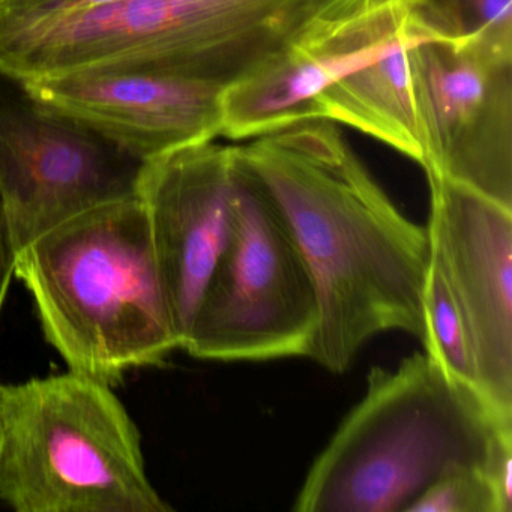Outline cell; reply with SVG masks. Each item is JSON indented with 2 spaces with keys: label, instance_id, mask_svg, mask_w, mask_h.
<instances>
[{
  "label": "cell",
  "instance_id": "cell-1",
  "mask_svg": "<svg viewBox=\"0 0 512 512\" xmlns=\"http://www.w3.org/2000/svg\"><path fill=\"white\" fill-rule=\"evenodd\" d=\"M239 152L286 215L313 277L319 325L308 358L344 373L383 332L424 344L427 226L401 214L340 125L298 122Z\"/></svg>",
  "mask_w": 512,
  "mask_h": 512
},
{
  "label": "cell",
  "instance_id": "cell-2",
  "mask_svg": "<svg viewBox=\"0 0 512 512\" xmlns=\"http://www.w3.org/2000/svg\"><path fill=\"white\" fill-rule=\"evenodd\" d=\"M512 431L472 386L425 352L373 367L367 391L305 476L296 512H407L443 476L484 470Z\"/></svg>",
  "mask_w": 512,
  "mask_h": 512
},
{
  "label": "cell",
  "instance_id": "cell-3",
  "mask_svg": "<svg viewBox=\"0 0 512 512\" xmlns=\"http://www.w3.org/2000/svg\"><path fill=\"white\" fill-rule=\"evenodd\" d=\"M16 275L74 373L112 386L179 349L139 197L85 212L20 251Z\"/></svg>",
  "mask_w": 512,
  "mask_h": 512
},
{
  "label": "cell",
  "instance_id": "cell-4",
  "mask_svg": "<svg viewBox=\"0 0 512 512\" xmlns=\"http://www.w3.org/2000/svg\"><path fill=\"white\" fill-rule=\"evenodd\" d=\"M313 0H112L0 23V67L22 80L151 70L229 86L262 62Z\"/></svg>",
  "mask_w": 512,
  "mask_h": 512
},
{
  "label": "cell",
  "instance_id": "cell-5",
  "mask_svg": "<svg viewBox=\"0 0 512 512\" xmlns=\"http://www.w3.org/2000/svg\"><path fill=\"white\" fill-rule=\"evenodd\" d=\"M0 502L19 512H169L112 388L68 371L0 383Z\"/></svg>",
  "mask_w": 512,
  "mask_h": 512
},
{
  "label": "cell",
  "instance_id": "cell-6",
  "mask_svg": "<svg viewBox=\"0 0 512 512\" xmlns=\"http://www.w3.org/2000/svg\"><path fill=\"white\" fill-rule=\"evenodd\" d=\"M236 148L232 235L182 350L218 362L308 358L319 325L313 277L286 215Z\"/></svg>",
  "mask_w": 512,
  "mask_h": 512
},
{
  "label": "cell",
  "instance_id": "cell-7",
  "mask_svg": "<svg viewBox=\"0 0 512 512\" xmlns=\"http://www.w3.org/2000/svg\"><path fill=\"white\" fill-rule=\"evenodd\" d=\"M145 163L47 109L0 67V191L19 253L85 212L137 197Z\"/></svg>",
  "mask_w": 512,
  "mask_h": 512
},
{
  "label": "cell",
  "instance_id": "cell-8",
  "mask_svg": "<svg viewBox=\"0 0 512 512\" xmlns=\"http://www.w3.org/2000/svg\"><path fill=\"white\" fill-rule=\"evenodd\" d=\"M424 172L512 209V55L422 40L409 50Z\"/></svg>",
  "mask_w": 512,
  "mask_h": 512
},
{
  "label": "cell",
  "instance_id": "cell-9",
  "mask_svg": "<svg viewBox=\"0 0 512 512\" xmlns=\"http://www.w3.org/2000/svg\"><path fill=\"white\" fill-rule=\"evenodd\" d=\"M409 31V0H313L284 40L224 89L223 136L253 140L307 121L325 89Z\"/></svg>",
  "mask_w": 512,
  "mask_h": 512
},
{
  "label": "cell",
  "instance_id": "cell-10",
  "mask_svg": "<svg viewBox=\"0 0 512 512\" xmlns=\"http://www.w3.org/2000/svg\"><path fill=\"white\" fill-rule=\"evenodd\" d=\"M425 175L430 251L469 328L479 392L512 421V209L436 173Z\"/></svg>",
  "mask_w": 512,
  "mask_h": 512
},
{
  "label": "cell",
  "instance_id": "cell-11",
  "mask_svg": "<svg viewBox=\"0 0 512 512\" xmlns=\"http://www.w3.org/2000/svg\"><path fill=\"white\" fill-rule=\"evenodd\" d=\"M236 146L200 143L146 161L137 197L148 214L167 304L184 346L235 221Z\"/></svg>",
  "mask_w": 512,
  "mask_h": 512
},
{
  "label": "cell",
  "instance_id": "cell-12",
  "mask_svg": "<svg viewBox=\"0 0 512 512\" xmlns=\"http://www.w3.org/2000/svg\"><path fill=\"white\" fill-rule=\"evenodd\" d=\"M23 82L47 109L88 125L143 161L223 136L226 86L208 80L124 70Z\"/></svg>",
  "mask_w": 512,
  "mask_h": 512
},
{
  "label": "cell",
  "instance_id": "cell-13",
  "mask_svg": "<svg viewBox=\"0 0 512 512\" xmlns=\"http://www.w3.org/2000/svg\"><path fill=\"white\" fill-rule=\"evenodd\" d=\"M424 40L412 28L379 55L329 86L311 103L307 121L352 128L424 166L410 82L409 50Z\"/></svg>",
  "mask_w": 512,
  "mask_h": 512
},
{
  "label": "cell",
  "instance_id": "cell-14",
  "mask_svg": "<svg viewBox=\"0 0 512 512\" xmlns=\"http://www.w3.org/2000/svg\"><path fill=\"white\" fill-rule=\"evenodd\" d=\"M409 23L424 40L512 55V0H409Z\"/></svg>",
  "mask_w": 512,
  "mask_h": 512
},
{
  "label": "cell",
  "instance_id": "cell-15",
  "mask_svg": "<svg viewBox=\"0 0 512 512\" xmlns=\"http://www.w3.org/2000/svg\"><path fill=\"white\" fill-rule=\"evenodd\" d=\"M424 352L460 382L479 392L472 337L442 266L430 251L424 290ZM481 394V392H479Z\"/></svg>",
  "mask_w": 512,
  "mask_h": 512
},
{
  "label": "cell",
  "instance_id": "cell-16",
  "mask_svg": "<svg viewBox=\"0 0 512 512\" xmlns=\"http://www.w3.org/2000/svg\"><path fill=\"white\" fill-rule=\"evenodd\" d=\"M407 512H502L484 470L469 467L443 476Z\"/></svg>",
  "mask_w": 512,
  "mask_h": 512
},
{
  "label": "cell",
  "instance_id": "cell-17",
  "mask_svg": "<svg viewBox=\"0 0 512 512\" xmlns=\"http://www.w3.org/2000/svg\"><path fill=\"white\" fill-rule=\"evenodd\" d=\"M502 512H512V431L500 434L484 466Z\"/></svg>",
  "mask_w": 512,
  "mask_h": 512
},
{
  "label": "cell",
  "instance_id": "cell-18",
  "mask_svg": "<svg viewBox=\"0 0 512 512\" xmlns=\"http://www.w3.org/2000/svg\"><path fill=\"white\" fill-rule=\"evenodd\" d=\"M17 259H19V250L14 241L4 196L0 191V311L4 307L11 280L16 275Z\"/></svg>",
  "mask_w": 512,
  "mask_h": 512
},
{
  "label": "cell",
  "instance_id": "cell-19",
  "mask_svg": "<svg viewBox=\"0 0 512 512\" xmlns=\"http://www.w3.org/2000/svg\"><path fill=\"white\" fill-rule=\"evenodd\" d=\"M2 443H4V416L0 410V451H2Z\"/></svg>",
  "mask_w": 512,
  "mask_h": 512
}]
</instances>
